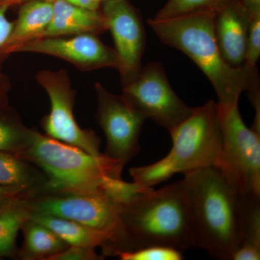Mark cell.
I'll return each mask as SVG.
<instances>
[{"label":"cell","mask_w":260,"mask_h":260,"mask_svg":"<svg viewBox=\"0 0 260 260\" xmlns=\"http://www.w3.org/2000/svg\"><path fill=\"white\" fill-rule=\"evenodd\" d=\"M215 13H199L169 19L150 18L160 42L190 58L210 80L220 104L239 103L244 91H259L258 70L234 68L224 59L215 39Z\"/></svg>","instance_id":"6da1fadb"},{"label":"cell","mask_w":260,"mask_h":260,"mask_svg":"<svg viewBox=\"0 0 260 260\" xmlns=\"http://www.w3.org/2000/svg\"><path fill=\"white\" fill-rule=\"evenodd\" d=\"M194 247L212 258L232 260L242 245L243 197L233 189L217 167H207L184 174Z\"/></svg>","instance_id":"7a4b0ae2"},{"label":"cell","mask_w":260,"mask_h":260,"mask_svg":"<svg viewBox=\"0 0 260 260\" xmlns=\"http://www.w3.org/2000/svg\"><path fill=\"white\" fill-rule=\"evenodd\" d=\"M116 205L129 251L149 246H171L179 250L194 247L184 179Z\"/></svg>","instance_id":"3957f363"},{"label":"cell","mask_w":260,"mask_h":260,"mask_svg":"<svg viewBox=\"0 0 260 260\" xmlns=\"http://www.w3.org/2000/svg\"><path fill=\"white\" fill-rule=\"evenodd\" d=\"M18 158L35 166L44 174V194L102 192L104 179L121 178L124 167L104 153L93 155L37 129L30 145Z\"/></svg>","instance_id":"277c9868"},{"label":"cell","mask_w":260,"mask_h":260,"mask_svg":"<svg viewBox=\"0 0 260 260\" xmlns=\"http://www.w3.org/2000/svg\"><path fill=\"white\" fill-rule=\"evenodd\" d=\"M172 148L167 156L177 174L207 167H218L223 150L218 103L208 101L169 130Z\"/></svg>","instance_id":"5b68a950"},{"label":"cell","mask_w":260,"mask_h":260,"mask_svg":"<svg viewBox=\"0 0 260 260\" xmlns=\"http://www.w3.org/2000/svg\"><path fill=\"white\" fill-rule=\"evenodd\" d=\"M218 106L223 135L219 170L239 194L260 195V134L244 124L239 103Z\"/></svg>","instance_id":"8992f818"},{"label":"cell","mask_w":260,"mask_h":260,"mask_svg":"<svg viewBox=\"0 0 260 260\" xmlns=\"http://www.w3.org/2000/svg\"><path fill=\"white\" fill-rule=\"evenodd\" d=\"M29 205L31 214L68 219L109 234L114 241V256L129 251L117 205L104 193L43 194L30 198Z\"/></svg>","instance_id":"52a82bcc"},{"label":"cell","mask_w":260,"mask_h":260,"mask_svg":"<svg viewBox=\"0 0 260 260\" xmlns=\"http://www.w3.org/2000/svg\"><path fill=\"white\" fill-rule=\"evenodd\" d=\"M38 83L47 92L51 103L50 112L41 121L45 135L93 155H100L101 140L92 129H83L73 114L76 90L72 88L66 70H40Z\"/></svg>","instance_id":"ba28073f"},{"label":"cell","mask_w":260,"mask_h":260,"mask_svg":"<svg viewBox=\"0 0 260 260\" xmlns=\"http://www.w3.org/2000/svg\"><path fill=\"white\" fill-rule=\"evenodd\" d=\"M122 95L147 119L170 130L192 114L173 90L159 61L142 65L134 79L123 85Z\"/></svg>","instance_id":"9c48e42d"},{"label":"cell","mask_w":260,"mask_h":260,"mask_svg":"<svg viewBox=\"0 0 260 260\" xmlns=\"http://www.w3.org/2000/svg\"><path fill=\"white\" fill-rule=\"evenodd\" d=\"M96 121L106 137L105 154L124 167L139 153L140 137L147 118L124 97L95 84Z\"/></svg>","instance_id":"30bf717a"},{"label":"cell","mask_w":260,"mask_h":260,"mask_svg":"<svg viewBox=\"0 0 260 260\" xmlns=\"http://www.w3.org/2000/svg\"><path fill=\"white\" fill-rule=\"evenodd\" d=\"M102 13L112 32L118 59L116 70L124 85L134 79L142 67L146 42L143 20L128 0H105Z\"/></svg>","instance_id":"8fae6325"},{"label":"cell","mask_w":260,"mask_h":260,"mask_svg":"<svg viewBox=\"0 0 260 260\" xmlns=\"http://www.w3.org/2000/svg\"><path fill=\"white\" fill-rule=\"evenodd\" d=\"M23 51L55 56L83 71L105 68L116 69L118 66L115 50L104 44L97 34L38 38L19 44L10 54Z\"/></svg>","instance_id":"7c38bea8"},{"label":"cell","mask_w":260,"mask_h":260,"mask_svg":"<svg viewBox=\"0 0 260 260\" xmlns=\"http://www.w3.org/2000/svg\"><path fill=\"white\" fill-rule=\"evenodd\" d=\"M251 15L241 0L215 14V39L224 59L234 68H242L245 59Z\"/></svg>","instance_id":"4fadbf2b"},{"label":"cell","mask_w":260,"mask_h":260,"mask_svg":"<svg viewBox=\"0 0 260 260\" xmlns=\"http://www.w3.org/2000/svg\"><path fill=\"white\" fill-rule=\"evenodd\" d=\"M53 6L50 23L39 38L84 34L99 35L108 30L107 21L102 11L80 8L65 0H56Z\"/></svg>","instance_id":"5bb4252c"},{"label":"cell","mask_w":260,"mask_h":260,"mask_svg":"<svg viewBox=\"0 0 260 260\" xmlns=\"http://www.w3.org/2000/svg\"><path fill=\"white\" fill-rule=\"evenodd\" d=\"M30 218L49 228L69 246L101 247L104 256H114V241L107 233L53 215L31 214Z\"/></svg>","instance_id":"9a60e30c"},{"label":"cell","mask_w":260,"mask_h":260,"mask_svg":"<svg viewBox=\"0 0 260 260\" xmlns=\"http://www.w3.org/2000/svg\"><path fill=\"white\" fill-rule=\"evenodd\" d=\"M53 3L30 1L21 4L11 35L5 44L2 55L8 56L13 48L42 35L50 23L53 15Z\"/></svg>","instance_id":"2e32d148"},{"label":"cell","mask_w":260,"mask_h":260,"mask_svg":"<svg viewBox=\"0 0 260 260\" xmlns=\"http://www.w3.org/2000/svg\"><path fill=\"white\" fill-rule=\"evenodd\" d=\"M23 244L18 249V258L23 260H49L69 245L49 228L31 218L20 229Z\"/></svg>","instance_id":"e0dca14e"},{"label":"cell","mask_w":260,"mask_h":260,"mask_svg":"<svg viewBox=\"0 0 260 260\" xmlns=\"http://www.w3.org/2000/svg\"><path fill=\"white\" fill-rule=\"evenodd\" d=\"M29 197H17L0 205V259L18 257L17 236L31 216Z\"/></svg>","instance_id":"ac0fdd59"},{"label":"cell","mask_w":260,"mask_h":260,"mask_svg":"<svg viewBox=\"0 0 260 260\" xmlns=\"http://www.w3.org/2000/svg\"><path fill=\"white\" fill-rule=\"evenodd\" d=\"M45 184L40 169L13 154L0 152V185L23 188L37 196L44 194Z\"/></svg>","instance_id":"d6986e66"},{"label":"cell","mask_w":260,"mask_h":260,"mask_svg":"<svg viewBox=\"0 0 260 260\" xmlns=\"http://www.w3.org/2000/svg\"><path fill=\"white\" fill-rule=\"evenodd\" d=\"M34 133L8 104H0V152L20 156L31 143Z\"/></svg>","instance_id":"ffe728a7"},{"label":"cell","mask_w":260,"mask_h":260,"mask_svg":"<svg viewBox=\"0 0 260 260\" xmlns=\"http://www.w3.org/2000/svg\"><path fill=\"white\" fill-rule=\"evenodd\" d=\"M239 0H168L155 19H169L199 13H218Z\"/></svg>","instance_id":"44dd1931"},{"label":"cell","mask_w":260,"mask_h":260,"mask_svg":"<svg viewBox=\"0 0 260 260\" xmlns=\"http://www.w3.org/2000/svg\"><path fill=\"white\" fill-rule=\"evenodd\" d=\"M129 174L135 182L148 187H153L160 183L169 180L177 174V172L172 160L167 155L150 165L131 168Z\"/></svg>","instance_id":"7402d4cb"},{"label":"cell","mask_w":260,"mask_h":260,"mask_svg":"<svg viewBox=\"0 0 260 260\" xmlns=\"http://www.w3.org/2000/svg\"><path fill=\"white\" fill-rule=\"evenodd\" d=\"M139 183L126 182L121 178L106 177L103 181L101 189L109 199L116 205L126 204L137 197L153 189Z\"/></svg>","instance_id":"603a6c76"},{"label":"cell","mask_w":260,"mask_h":260,"mask_svg":"<svg viewBox=\"0 0 260 260\" xmlns=\"http://www.w3.org/2000/svg\"><path fill=\"white\" fill-rule=\"evenodd\" d=\"M243 244L250 243L260 246V195H242Z\"/></svg>","instance_id":"cb8c5ba5"},{"label":"cell","mask_w":260,"mask_h":260,"mask_svg":"<svg viewBox=\"0 0 260 260\" xmlns=\"http://www.w3.org/2000/svg\"><path fill=\"white\" fill-rule=\"evenodd\" d=\"M115 256L121 260H181V250L166 246H149L132 251L118 252Z\"/></svg>","instance_id":"d4e9b609"},{"label":"cell","mask_w":260,"mask_h":260,"mask_svg":"<svg viewBox=\"0 0 260 260\" xmlns=\"http://www.w3.org/2000/svg\"><path fill=\"white\" fill-rule=\"evenodd\" d=\"M260 56V14L251 16L246 42L245 59L243 66L247 69H257Z\"/></svg>","instance_id":"484cf974"},{"label":"cell","mask_w":260,"mask_h":260,"mask_svg":"<svg viewBox=\"0 0 260 260\" xmlns=\"http://www.w3.org/2000/svg\"><path fill=\"white\" fill-rule=\"evenodd\" d=\"M93 248L79 246H69L49 260H100L104 255H99Z\"/></svg>","instance_id":"4316f807"},{"label":"cell","mask_w":260,"mask_h":260,"mask_svg":"<svg viewBox=\"0 0 260 260\" xmlns=\"http://www.w3.org/2000/svg\"><path fill=\"white\" fill-rule=\"evenodd\" d=\"M11 6L8 0L0 1V57L5 44L11 35L14 23L10 22L6 16L7 10Z\"/></svg>","instance_id":"83f0119b"},{"label":"cell","mask_w":260,"mask_h":260,"mask_svg":"<svg viewBox=\"0 0 260 260\" xmlns=\"http://www.w3.org/2000/svg\"><path fill=\"white\" fill-rule=\"evenodd\" d=\"M260 246L245 243L239 246L232 256V260H259Z\"/></svg>","instance_id":"f1b7e54d"},{"label":"cell","mask_w":260,"mask_h":260,"mask_svg":"<svg viewBox=\"0 0 260 260\" xmlns=\"http://www.w3.org/2000/svg\"><path fill=\"white\" fill-rule=\"evenodd\" d=\"M17 197L32 198L35 197V195L23 188L0 185V205L4 204L5 202Z\"/></svg>","instance_id":"f546056e"},{"label":"cell","mask_w":260,"mask_h":260,"mask_svg":"<svg viewBox=\"0 0 260 260\" xmlns=\"http://www.w3.org/2000/svg\"><path fill=\"white\" fill-rule=\"evenodd\" d=\"M70 4L90 10H99L100 3L97 0H65Z\"/></svg>","instance_id":"4dcf8cb0"},{"label":"cell","mask_w":260,"mask_h":260,"mask_svg":"<svg viewBox=\"0 0 260 260\" xmlns=\"http://www.w3.org/2000/svg\"><path fill=\"white\" fill-rule=\"evenodd\" d=\"M10 85L5 77L0 74V104H8V93Z\"/></svg>","instance_id":"1f68e13d"},{"label":"cell","mask_w":260,"mask_h":260,"mask_svg":"<svg viewBox=\"0 0 260 260\" xmlns=\"http://www.w3.org/2000/svg\"><path fill=\"white\" fill-rule=\"evenodd\" d=\"M241 2L251 16L260 14V0H241Z\"/></svg>","instance_id":"d6a6232c"},{"label":"cell","mask_w":260,"mask_h":260,"mask_svg":"<svg viewBox=\"0 0 260 260\" xmlns=\"http://www.w3.org/2000/svg\"><path fill=\"white\" fill-rule=\"evenodd\" d=\"M10 3V5H16V4H23V3H27V2L30 1H46V2H51L54 3L56 0H8Z\"/></svg>","instance_id":"836d02e7"},{"label":"cell","mask_w":260,"mask_h":260,"mask_svg":"<svg viewBox=\"0 0 260 260\" xmlns=\"http://www.w3.org/2000/svg\"><path fill=\"white\" fill-rule=\"evenodd\" d=\"M99 3H102V2L105 1V0H97Z\"/></svg>","instance_id":"e575fe53"}]
</instances>
